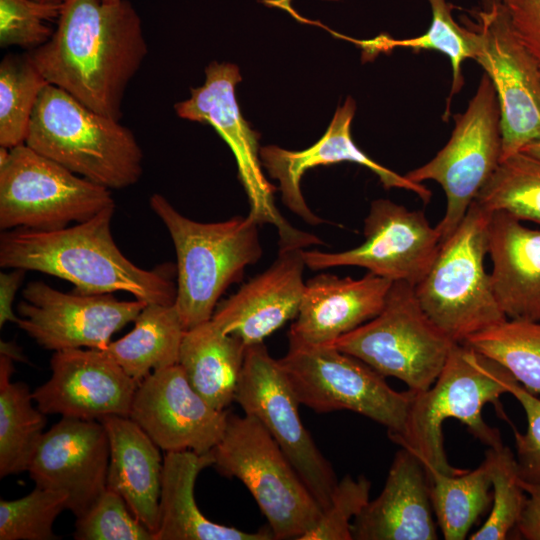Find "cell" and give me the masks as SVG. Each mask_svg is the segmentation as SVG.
I'll return each instance as SVG.
<instances>
[{"label":"cell","instance_id":"cell-1","mask_svg":"<svg viewBox=\"0 0 540 540\" xmlns=\"http://www.w3.org/2000/svg\"><path fill=\"white\" fill-rule=\"evenodd\" d=\"M28 53L49 84L120 120L126 88L148 47L128 0H65L51 38Z\"/></svg>","mask_w":540,"mask_h":540},{"label":"cell","instance_id":"cell-2","mask_svg":"<svg viewBox=\"0 0 540 540\" xmlns=\"http://www.w3.org/2000/svg\"><path fill=\"white\" fill-rule=\"evenodd\" d=\"M115 206L90 219L56 230L15 228L0 235V266L46 273L74 285L75 292L124 291L147 304L173 305L176 283L171 265L146 270L116 245L111 221Z\"/></svg>","mask_w":540,"mask_h":540},{"label":"cell","instance_id":"cell-3","mask_svg":"<svg viewBox=\"0 0 540 540\" xmlns=\"http://www.w3.org/2000/svg\"><path fill=\"white\" fill-rule=\"evenodd\" d=\"M511 373L496 361L466 343L455 342L445 364L431 387L413 392L402 429L388 434L391 441L413 453L424 465L427 475L441 472L456 475L465 470L453 467L443 445L442 425L453 418L489 447L503 444L498 429L482 417L487 403L498 405L508 393L506 382Z\"/></svg>","mask_w":540,"mask_h":540},{"label":"cell","instance_id":"cell-4","mask_svg":"<svg viewBox=\"0 0 540 540\" xmlns=\"http://www.w3.org/2000/svg\"><path fill=\"white\" fill-rule=\"evenodd\" d=\"M149 205L175 247L174 306L183 327L189 330L211 320L222 294L262 257L260 224L249 215L219 222L195 221L158 193L150 197Z\"/></svg>","mask_w":540,"mask_h":540},{"label":"cell","instance_id":"cell-5","mask_svg":"<svg viewBox=\"0 0 540 540\" xmlns=\"http://www.w3.org/2000/svg\"><path fill=\"white\" fill-rule=\"evenodd\" d=\"M25 144L110 190L134 185L143 173V152L129 128L52 84L39 95Z\"/></svg>","mask_w":540,"mask_h":540},{"label":"cell","instance_id":"cell-6","mask_svg":"<svg viewBox=\"0 0 540 540\" xmlns=\"http://www.w3.org/2000/svg\"><path fill=\"white\" fill-rule=\"evenodd\" d=\"M492 213L473 201L415 286L423 310L454 342L507 319L484 266Z\"/></svg>","mask_w":540,"mask_h":540},{"label":"cell","instance_id":"cell-7","mask_svg":"<svg viewBox=\"0 0 540 540\" xmlns=\"http://www.w3.org/2000/svg\"><path fill=\"white\" fill-rule=\"evenodd\" d=\"M213 466L239 479L266 517L274 539L300 540L322 508L263 425L245 414H228L222 439L211 450Z\"/></svg>","mask_w":540,"mask_h":540},{"label":"cell","instance_id":"cell-8","mask_svg":"<svg viewBox=\"0 0 540 540\" xmlns=\"http://www.w3.org/2000/svg\"><path fill=\"white\" fill-rule=\"evenodd\" d=\"M454 343L423 310L415 287L398 281L377 316L327 345L418 393L435 382Z\"/></svg>","mask_w":540,"mask_h":540},{"label":"cell","instance_id":"cell-9","mask_svg":"<svg viewBox=\"0 0 540 540\" xmlns=\"http://www.w3.org/2000/svg\"><path fill=\"white\" fill-rule=\"evenodd\" d=\"M115 206L111 190L25 143L0 148V229L56 230Z\"/></svg>","mask_w":540,"mask_h":540},{"label":"cell","instance_id":"cell-10","mask_svg":"<svg viewBox=\"0 0 540 540\" xmlns=\"http://www.w3.org/2000/svg\"><path fill=\"white\" fill-rule=\"evenodd\" d=\"M298 401L317 413L349 410L399 432L412 391L398 392L362 360L323 344L289 341L278 359Z\"/></svg>","mask_w":540,"mask_h":540},{"label":"cell","instance_id":"cell-11","mask_svg":"<svg viewBox=\"0 0 540 540\" xmlns=\"http://www.w3.org/2000/svg\"><path fill=\"white\" fill-rule=\"evenodd\" d=\"M205 82L191 89L190 98L175 104L180 118L211 125L232 151L241 181L250 204L249 216L259 224L277 228L279 249L318 245L315 235L293 227L274 203L276 190L261 170L260 134L243 118L235 95L242 80L239 68L228 62H211L205 69Z\"/></svg>","mask_w":540,"mask_h":540},{"label":"cell","instance_id":"cell-12","mask_svg":"<svg viewBox=\"0 0 540 540\" xmlns=\"http://www.w3.org/2000/svg\"><path fill=\"white\" fill-rule=\"evenodd\" d=\"M464 25L473 32L474 60L497 94L502 161L540 138V65L516 35L501 0H482Z\"/></svg>","mask_w":540,"mask_h":540},{"label":"cell","instance_id":"cell-13","mask_svg":"<svg viewBox=\"0 0 540 540\" xmlns=\"http://www.w3.org/2000/svg\"><path fill=\"white\" fill-rule=\"evenodd\" d=\"M454 120L446 145L429 162L405 174L413 182L432 180L442 187L446 209L435 226L441 242L458 227L500 162V108L486 73L465 112L454 116Z\"/></svg>","mask_w":540,"mask_h":540},{"label":"cell","instance_id":"cell-14","mask_svg":"<svg viewBox=\"0 0 540 540\" xmlns=\"http://www.w3.org/2000/svg\"><path fill=\"white\" fill-rule=\"evenodd\" d=\"M234 401L263 425L322 510L327 509L337 476L303 425L300 402L278 360L263 343L247 346Z\"/></svg>","mask_w":540,"mask_h":540},{"label":"cell","instance_id":"cell-15","mask_svg":"<svg viewBox=\"0 0 540 540\" xmlns=\"http://www.w3.org/2000/svg\"><path fill=\"white\" fill-rule=\"evenodd\" d=\"M363 234L364 242L346 251L303 250L306 267L323 270L357 266L415 287L427 274L441 245L438 230L423 211L409 210L388 199L371 203Z\"/></svg>","mask_w":540,"mask_h":540},{"label":"cell","instance_id":"cell-16","mask_svg":"<svg viewBox=\"0 0 540 540\" xmlns=\"http://www.w3.org/2000/svg\"><path fill=\"white\" fill-rule=\"evenodd\" d=\"M22 297L16 324L41 347L54 352L105 349L113 334L135 321L147 305L136 298L119 300L113 293H66L41 281L28 283Z\"/></svg>","mask_w":540,"mask_h":540},{"label":"cell","instance_id":"cell-17","mask_svg":"<svg viewBox=\"0 0 540 540\" xmlns=\"http://www.w3.org/2000/svg\"><path fill=\"white\" fill-rule=\"evenodd\" d=\"M228 414L210 406L175 364L138 384L129 417L165 452L205 454L222 439Z\"/></svg>","mask_w":540,"mask_h":540},{"label":"cell","instance_id":"cell-18","mask_svg":"<svg viewBox=\"0 0 540 540\" xmlns=\"http://www.w3.org/2000/svg\"><path fill=\"white\" fill-rule=\"evenodd\" d=\"M51 376L33 392L44 414L84 420L129 417L138 382L100 349L56 351Z\"/></svg>","mask_w":540,"mask_h":540},{"label":"cell","instance_id":"cell-19","mask_svg":"<svg viewBox=\"0 0 540 540\" xmlns=\"http://www.w3.org/2000/svg\"><path fill=\"white\" fill-rule=\"evenodd\" d=\"M109 457L99 420L62 417L43 434L28 473L35 486L65 492L67 509L79 518L107 488Z\"/></svg>","mask_w":540,"mask_h":540},{"label":"cell","instance_id":"cell-20","mask_svg":"<svg viewBox=\"0 0 540 540\" xmlns=\"http://www.w3.org/2000/svg\"><path fill=\"white\" fill-rule=\"evenodd\" d=\"M355 111L356 103L348 97L345 103L337 108L323 136L307 149L293 151L273 145L260 148L262 165L272 178L279 181L278 189L283 203L310 225L324 223V220L311 211L303 197L300 184L307 170L321 165L353 162L371 170L385 189L411 191L425 204L431 200L432 192L425 185L413 182L405 175L379 164L355 144L351 135Z\"/></svg>","mask_w":540,"mask_h":540},{"label":"cell","instance_id":"cell-21","mask_svg":"<svg viewBox=\"0 0 540 540\" xmlns=\"http://www.w3.org/2000/svg\"><path fill=\"white\" fill-rule=\"evenodd\" d=\"M304 249H279L273 263L219 303L211 320L246 346L263 343L287 321L296 318L303 297Z\"/></svg>","mask_w":540,"mask_h":540},{"label":"cell","instance_id":"cell-22","mask_svg":"<svg viewBox=\"0 0 540 540\" xmlns=\"http://www.w3.org/2000/svg\"><path fill=\"white\" fill-rule=\"evenodd\" d=\"M393 282L370 272L363 277L321 273L305 283L289 341L323 345L373 319L382 310Z\"/></svg>","mask_w":540,"mask_h":540},{"label":"cell","instance_id":"cell-23","mask_svg":"<svg viewBox=\"0 0 540 540\" xmlns=\"http://www.w3.org/2000/svg\"><path fill=\"white\" fill-rule=\"evenodd\" d=\"M430 487L423 463L400 448L381 493L352 522L355 540H435Z\"/></svg>","mask_w":540,"mask_h":540},{"label":"cell","instance_id":"cell-24","mask_svg":"<svg viewBox=\"0 0 540 540\" xmlns=\"http://www.w3.org/2000/svg\"><path fill=\"white\" fill-rule=\"evenodd\" d=\"M488 254L492 289L505 316L540 322V230L506 212H493Z\"/></svg>","mask_w":540,"mask_h":540},{"label":"cell","instance_id":"cell-25","mask_svg":"<svg viewBox=\"0 0 540 540\" xmlns=\"http://www.w3.org/2000/svg\"><path fill=\"white\" fill-rule=\"evenodd\" d=\"M99 421L109 440L107 487L120 494L134 516L155 534L163 467L160 448L130 417L111 415Z\"/></svg>","mask_w":540,"mask_h":540},{"label":"cell","instance_id":"cell-26","mask_svg":"<svg viewBox=\"0 0 540 540\" xmlns=\"http://www.w3.org/2000/svg\"><path fill=\"white\" fill-rule=\"evenodd\" d=\"M210 452H166L163 459L159 524L155 540H271L269 529L246 532L215 523L198 508L194 487L200 472L213 466Z\"/></svg>","mask_w":540,"mask_h":540},{"label":"cell","instance_id":"cell-27","mask_svg":"<svg viewBox=\"0 0 540 540\" xmlns=\"http://www.w3.org/2000/svg\"><path fill=\"white\" fill-rule=\"evenodd\" d=\"M247 346L212 320L186 330L178 364L192 387L215 409L234 401Z\"/></svg>","mask_w":540,"mask_h":540},{"label":"cell","instance_id":"cell-28","mask_svg":"<svg viewBox=\"0 0 540 540\" xmlns=\"http://www.w3.org/2000/svg\"><path fill=\"white\" fill-rule=\"evenodd\" d=\"M134 328L103 351L138 383L155 370L178 364L186 332L173 305L147 304Z\"/></svg>","mask_w":540,"mask_h":540},{"label":"cell","instance_id":"cell-29","mask_svg":"<svg viewBox=\"0 0 540 540\" xmlns=\"http://www.w3.org/2000/svg\"><path fill=\"white\" fill-rule=\"evenodd\" d=\"M14 360L0 354V477L28 471L43 436L46 414L34 407L33 392L12 382Z\"/></svg>","mask_w":540,"mask_h":540},{"label":"cell","instance_id":"cell-30","mask_svg":"<svg viewBox=\"0 0 540 540\" xmlns=\"http://www.w3.org/2000/svg\"><path fill=\"white\" fill-rule=\"evenodd\" d=\"M432 13V20L427 31L413 38L395 39L382 34L373 39L356 40L346 38L363 51V59H373L379 53L390 52L395 48H409L415 52L435 50L448 56L452 66V85L446 100L443 114L444 120L450 116V103L453 96L464 86L462 64L467 59H474L475 45L472 30L466 25L458 24L453 16L454 5L447 0H427Z\"/></svg>","mask_w":540,"mask_h":540},{"label":"cell","instance_id":"cell-31","mask_svg":"<svg viewBox=\"0 0 540 540\" xmlns=\"http://www.w3.org/2000/svg\"><path fill=\"white\" fill-rule=\"evenodd\" d=\"M430 499L437 524L446 540H463L486 508L491 505L489 462L456 475H428Z\"/></svg>","mask_w":540,"mask_h":540},{"label":"cell","instance_id":"cell-32","mask_svg":"<svg viewBox=\"0 0 540 540\" xmlns=\"http://www.w3.org/2000/svg\"><path fill=\"white\" fill-rule=\"evenodd\" d=\"M463 343L506 368L529 392L540 395V322L507 318Z\"/></svg>","mask_w":540,"mask_h":540},{"label":"cell","instance_id":"cell-33","mask_svg":"<svg viewBox=\"0 0 540 540\" xmlns=\"http://www.w3.org/2000/svg\"><path fill=\"white\" fill-rule=\"evenodd\" d=\"M474 201L540 225V159L520 151L500 161Z\"/></svg>","mask_w":540,"mask_h":540},{"label":"cell","instance_id":"cell-34","mask_svg":"<svg viewBox=\"0 0 540 540\" xmlns=\"http://www.w3.org/2000/svg\"><path fill=\"white\" fill-rule=\"evenodd\" d=\"M49 84L29 53L7 55L0 63V145L11 149L24 144L32 113L43 88Z\"/></svg>","mask_w":540,"mask_h":540},{"label":"cell","instance_id":"cell-35","mask_svg":"<svg viewBox=\"0 0 540 540\" xmlns=\"http://www.w3.org/2000/svg\"><path fill=\"white\" fill-rule=\"evenodd\" d=\"M485 458L489 462L492 487L491 510L483 525L469 538L472 540H504L515 528L527 494L521 486L517 461L504 444L489 447Z\"/></svg>","mask_w":540,"mask_h":540},{"label":"cell","instance_id":"cell-36","mask_svg":"<svg viewBox=\"0 0 540 540\" xmlns=\"http://www.w3.org/2000/svg\"><path fill=\"white\" fill-rule=\"evenodd\" d=\"M67 504L65 492L37 486L19 499H1L0 540L58 539L53 524Z\"/></svg>","mask_w":540,"mask_h":540},{"label":"cell","instance_id":"cell-37","mask_svg":"<svg viewBox=\"0 0 540 540\" xmlns=\"http://www.w3.org/2000/svg\"><path fill=\"white\" fill-rule=\"evenodd\" d=\"M73 536L76 540H155L122 496L108 487L84 515L76 518Z\"/></svg>","mask_w":540,"mask_h":540},{"label":"cell","instance_id":"cell-38","mask_svg":"<svg viewBox=\"0 0 540 540\" xmlns=\"http://www.w3.org/2000/svg\"><path fill=\"white\" fill-rule=\"evenodd\" d=\"M61 9L62 4L37 0H0V46H42L54 32L46 22L58 20Z\"/></svg>","mask_w":540,"mask_h":540},{"label":"cell","instance_id":"cell-39","mask_svg":"<svg viewBox=\"0 0 540 540\" xmlns=\"http://www.w3.org/2000/svg\"><path fill=\"white\" fill-rule=\"evenodd\" d=\"M370 488L364 476L346 475L338 480L330 505L300 540H353L352 522L369 502Z\"/></svg>","mask_w":540,"mask_h":540},{"label":"cell","instance_id":"cell-40","mask_svg":"<svg viewBox=\"0 0 540 540\" xmlns=\"http://www.w3.org/2000/svg\"><path fill=\"white\" fill-rule=\"evenodd\" d=\"M507 391L523 407L527 418L525 433L514 432L519 475L522 480L540 483V399L525 389L512 375Z\"/></svg>","mask_w":540,"mask_h":540},{"label":"cell","instance_id":"cell-41","mask_svg":"<svg viewBox=\"0 0 540 540\" xmlns=\"http://www.w3.org/2000/svg\"><path fill=\"white\" fill-rule=\"evenodd\" d=\"M510 23L540 65V0H501Z\"/></svg>","mask_w":540,"mask_h":540},{"label":"cell","instance_id":"cell-42","mask_svg":"<svg viewBox=\"0 0 540 540\" xmlns=\"http://www.w3.org/2000/svg\"><path fill=\"white\" fill-rule=\"evenodd\" d=\"M520 483L527 497L515 528L524 539L540 540V483Z\"/></svg>","mask_w":540,"mask_h":540},{"label":"cell","instance_id":"cell-43","mask_svg":"<svg viewBox=\"0 0 540 540\" xmlns=\"http://www.w3.org/2000/svg\"><path fill=\"white\" fill-rule=\"evenodd\" d=\"M25 273L22 269H12L0 274V327L6 322H18L19 316L14 313L12 305Z\"/></svg>","mask_w":540,"mask_h":540},{"label":"cell","instance_id":"cell-44","mask_svg":"<svg viewBox=\"0 0 540 540\" xmlns=\"http://www.w3.org/2000/svg\"><path fill=\"white\" fill-rule=\"evenodd\" d=\"M0 354L9 356L14 361H25L20 347L14 342L1 341Z\"/></svg>","mask_w":540,"mask_h":540},{"label":"cell","instance_id":"cell-45","mask_svg":"<svg viewBox=\"0 0 540 540\" xmlns=\"http://www.w3.org/2000/svg\"><path fill=\"white\" fill-rule=\"evenodd\" d=\"M521 151L540 159V138L527 144Z\"/></svg>","mask_w":540,"mask_h":540},{"label":"cell","instance_id":"cell-46","mask_svg":"<svg viewBox=\"0 0 540 540\" xmlns=\"http://www.w3.org/2000/svg\"><path fill=\"white\" fill-rule=\"evenodd\" d=\"M43 3L63 4L65 0H37Z\"/></svg>","mask_w":540,"mask_h":540},{"label":"cell","instance_id":"cell-47","mask_svg":"<svg viewBox=\"0 0 540 540\" xmlns=\"http://www.w3.org/2000/svg\"><path fill=\"white\" fill-rule=\"evenodd\" d=\"M102 1H104V2H106V3H113V2L120 1V0H102Z\"/></svg>","mask_w":540,"mask_h":540}]
</instances>
